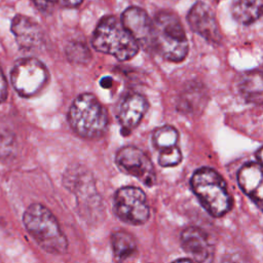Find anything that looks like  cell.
<instances>
[{
	"instance_id": "4fadbf2b",
	"label": "cell",
	"mask_w": 263,
	"mask_h": 263,
	"mask_svg": "<svg viewBox=\"0 0 263 263\" xmlns=\"http://www.w3.org/2000/svg\"><path fill=\"white\" fill-rule=\"evenodd\" d=\"M148 108L146 99L139 93H130L126 96L119 108L118 119L122 129L129 133L134 129L143 118Z\"/></svg>"
},
{
	"instance_id": "9a60e30c",
	"label": "cell",
	"mask_w": 263,
	"mask_h": 263,
	"mask_svg": "<svg viewBox=\"0 0 263 263\" xmlns=\"http://www.w3.org/2000/svg\"><path fill=\"white\" fill-rule=\"evenodd\" d=\"M112 250L117 263H134L139 250L135 237L124 230L115 231L111 238Z\"/></svg>"
},
{
	"instance_id": "5bb4252c",
	"label": "cell",
	"mask_w": 263,
	"mask_h": 263,
	"mask_svg": "<svg viewBox=\"0 0 263 263\" xmlns=\"http://www.w3.org/2000/svg\"><path fill=\"white\" fill-rule=\"evenodd\" d=\"M261 164L250 162L245 164L237 174V182L241 190L259 206L263 201V182Z\"/></svg>"
},
{
	"instance_id": "7c38bea8",
	"label": "cell",
	"mask_w": 263,
	"mask_h": 263,
	"mask_svg": "<svg viewBox=\"0 0 263 263\" xmlns=\"http://www.w3.org/2000/svg\"><path fill=\"white\" fill-rule=\"evenodd\" d=\"M11 32L18 46L24 50H34L43 43V32L40 26L32 18L17 14L12 18Z\"/></svg>"
},
{
	"instance_id": "277c9868",
	"label": "cell",
	"mask_w": 263,
	"mask_h": 263,
	"mask_svg": "<svg viewBox=\"0 0 263 263\" xmlns=\"http://www.w3.org/2000/svg\"><path fill=\"white\" fill-rule=\"evenodd\" d=\"M191 187L202 206L214 217L223 216L231 206L223 178L213 168L201 167L191 178Z\"/></svg>"
},
{
	"instance_id": "2e32d148",
	"label": "cell",
	"mask_w": 263,
	"mask_h": 263,
	"mask_svg": "<svg viewBox=\"0 0 263 263\" xmlns=\"http://www.w3.org/2000/svg\"><path fill=\"white\" fill-rule=\"evenodd\" d=\"M261 12V0H234L231 5L232 16L243 25H249L257 21Z\"/></svg>"
},
{
	"instance_id": "ffe728a7",
	"label": "cell",
	"mask_w": 263,
	"mask_h": 263,
	"mask_svg": "<svg viewBox=\"0 0 263 263\" xmlns=\"http://www.w3.org/2000/svg\"><path fill=\"white\" fill-rule=\"evenodd\" d=\"M182 159V153L177 146L164 149L160 151L158 162L161 166H174L177 165Z\"/></svg>"
},
{
	"instance_id": "44dd1931",
	"label": "cell",
	"mask_w": 263,
	"mask_h": 263,
	"mask_svg": "<svg viewBox=\"0 0 263 263\" xmlns=\"http://www.w3.org/2000/svg\"><path fill=\"white\" fill-rule=\"evenodd\" d=\"M35 6L42 12H50L57 3V0H32Z\"/></svg>"
},
{
	"instance_id": "9c48e42d",
	"label": "cell",
	"mask_w": 263,
	"mask_h": 263,
	"mask_svg": "<svg viewBox=\"0 0 263 263\" xmlns=\"http://www.w3.org/2000/svg\"><path fill=\"white\" fill-rule=\"evenodd\" d=\"M120 22L138 45L145 49L153 48V23L145 10L128 7L122 13Z\"/></svg>"
},
{
	"instance_id": "7a4b0ae2",
	"label": "cell",
	"mask_w": 263,
	"mask_h": 263,
	"mask_svg": "<svg viewBox=\"0 0 263 263\" xmlns=\"http://www.w3.org/2000/svg\"><path fill=\"white\" fill-rule=\"evenodd\" d=\"M153 23V48L165 60L181 62L188 52V40L178 17L161 11Z\"/></svg>"
},
{
	"instance_id": "6da1fadb",
	"label": "cell",
	"mask_w": 263,
	"mask_h": 263,
	"mask_svg": "<svg viewBox=\"0 0 263 263\" xmlns=\"http://www.w3.org/2000/svg\"><path fill=\"white\" fill-rule=\"evenodd\" d=\"M23 221L36 242L50 254L67 252L68 240L52 213L40 203L31 204L24 213Z\"/></svg>"
},
{
	"instance_id": "7402d4cb",
	"label": "cell",
	"mask_w": 263,
	"mask_h": 263,
	"mask_svg": "<svg viewBox=\"0 0 263 263\" xmlns=\"http://www.w3.org/2000/svg\"><path fill=\"white\" fill-rule=\"evenodd\" d=\"M7 97V82L5 76L0 68V103L4 102Z\"/></svg>"
},
{
	"instance_id": "cb8c5ba5",
	"label": "cell",
	"mask_w": 263,
	"mask_h": 263,
	"mask_svg": "<svg viewBox=\"0 0 263 263\" xmlns=\"http://www.w3.org/2000/svg\"><path fill=\"white\" fill-rule=\"evenodd\" d=\"M82 0H57V3L65 6V7H76L78 6Z\"/></svg>"
},
{
	"instance_id": "5b68a950",
	"label": "cell",
	"mask_w": 263,
	"mask_h": 263,
	"mask_svg": "<svg viewBox=\"0 0 263 263\" xmlns=\"http://www.w3.org/2000/svg\"><path fill=\"white\" fill-rule=\"evenodd\" d=\"M68 119L77 135L88 139L100 137L108 122L105 108L91 93H82L73 101Z\"/></svg>"
},
{
	"instance_id": "8992f818",
	"label": "cell",
	"mask_w": 263,
	"mask_h": 263,
	"mask_svg": "<svg viewBox=\"0 0 263 263\" xmlns=\"http://www.w3.org/2000/svg\"><path fill=\"white\" fill-rule=\"evenodd\" d=\"M11 83L22 97H32L38 93L48 80L45 66L35 58L18 60L11 70Z\"/></svg>"
},
{
	"instance_id": "ac0fdd59",
	"label": "cell",
	"mask_w": 263,
	"mask_h": 263,
	"mask_svg": "<svg viewBox=\"0 0 263 263\" xmlns=\"http://www.w3.org/2000/svg\"><path fill=\"white\" fill-rule=\"evenodd\" d=\"M16 142L14 136L7 132H0V160L6 161L15 155Z\"/></svg>"
},
{
	"instance_id": "484cf974",
	"label": "cell",
	"mask_w": 263,
	"mask_h": 263,
	"mask_svg": "<svg viewBox=\"0 0 263 263\" xmlns=\"http://www.w3.org/2000/svg\"><path fill=\"white\" fill-rule=\"evenodd\" d=\"M173 263H193V262L188 260V259H178V260L174 261Z\"/></svg>"
},
{
	"instance_id": "52a82bcc",
	"label": "cell",
	"mask_w": 263,
	"mask_h": 263,
	"mask_svg": "<svg viewBox=\"0 0 263 263\" xmlns=\"http://www.w3.org/2000/svg\"><path fill=\"white\" fill-rule=\"evenodd\" d=\"M115 214L123 222L139 225L149 218V205L145 193L133 186L118 189L114 195Z\"/></svg>"
},
{
	"instance_id": "30bf717a",
	"label": "cell",
	"mask_w": 263,
	"mask_h": 263,
	"mask_svg": "<svg viewBox=\"0 0 263 263\" xmlns=\"http://www.w3.org/2000/svg\"><path fill=\"white\" fill-rule=\"evenodd\" d=\"M188 24L192 31L210 42H219L221 33L212 9L202 2H196L188 12Z\"/></svg>"
},
{
	"instance_id": "d6986e66",
	"label": "cell",
	"mask_w": 263,
	"mask_h": 263,
	"mask_svg": "<svg viewBox=\"0 0 263 263\" xmlns=\"http://www.w3.org/2000/svg\"><path fill=\"white\" fill-rule=\"evenodd\" d=\"M66 53L68 59L75 63H86L90 59L87 47L84 44L78 42L69 44L66 48Z\"/></svg>"
},
{
	"instance_id": "603a6c76",
	"label": "cell",
	"mask_w": 263,
	"mask_h": 263,
	"mask_svg": "<svg viewBox=\"0 0 263 263\" xmlns=\"http://www.w3.org/2000/svg\"><path fill=\"white\" fill-rule=\"evenodd\" d=\"M222 263H248V262L239 255H229L223 260Z\"/></svg>"
},
{
	"instance_id": "3957f363",
	"label": "cell",
	"mask_w": 263,
	"mask_h": 263,
	"mask_svg": "<svg viewBox=\"0 0 263 263\" xmlns=\"http://www.w3.org/2000/svg\"><path fill=\"white\" fill-rule=\"evenodd\" d=\"M96 50L111 54L120 61L136 55L139 45L115 16H106L98 24L91 39Z\"/></svg>"
},
{
	"instance_id": "8fae6325",
	"label": "cell",
	"mask_w": 263,
	"mask_h": 263,
	"mask_svg": "<svg viewBox=\"0 0 263 263\" xmlns=\"http://www.w3.org/2000/svg\"><path fill=\"white\" fill-rule=\"evenodd\" d=\"M181 245L184 251L198 263H210L214 246L208 234L198 227H188L181 233Z\"/></svg>"
},
{
	"instance_id": "d4e9b609",
	"label": "cell",
	"mask_w": 263,
	"mask_h": 263,
	"mask_svg": "<svg viewBox=\"0 0 263 263\" xmlns=\"http://www.w3.org/2000/svg\"><path fill=\"white\" fill-rule=\"evenodd\" d=\"M112 84V79L110 77H104L102 80H101V85L103 87H110Z\"/></svg>"
},
{
	"instance_id": "ba28073f",
	"label": "cell",
	"mask_w": 263,
	"mask_h": 263,
	"mask_svg": "<svg viewBox=\"0 0 263 263\" xmlns=\"http://www.w3.org/2000/svg\"><path fill=\"white\" fill-rule=\"evenodd\" d=\"M118 167L137 179L147 186L155 183V171L150 158L145 152L134 146L121 148L115 157Z\"/></svg>"
},
{
	"instance_id": "e0dca14e",
	"label": "cell",
	"mask_w": 263,
	"mask_h": 263,
	"mask_svg": "<svg viewBox=\"0 0 263 263\" xmlns=\"http://www.w3.org/2000/svg\"><path fill=\"white\" fill-rule=\"evenodd\" d=\"M179 139V134L177 129L170 125H164L158 127L152 137L153 145L155 148L161 150L176 146Z\"/></svg>"
}]
</instances>
